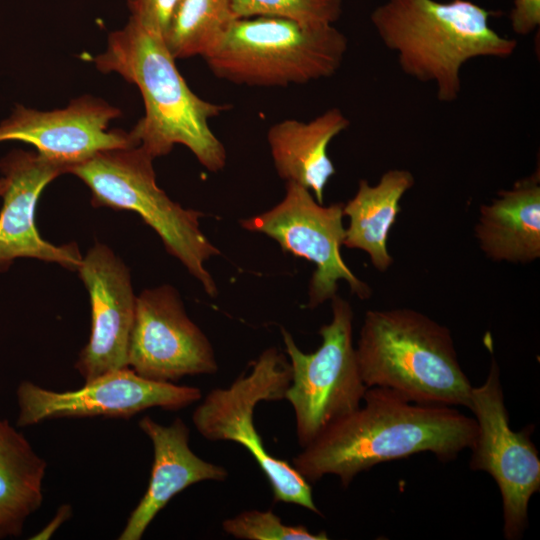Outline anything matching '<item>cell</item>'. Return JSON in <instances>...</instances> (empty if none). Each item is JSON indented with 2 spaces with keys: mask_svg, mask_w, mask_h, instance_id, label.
Returning <instances> with one entry per match:
<instances>
[{
  "mask_svg": "<svg viewBox=\"0 0 540 540\" xmlns=\"http://www.w3.org/2000/svg\"><path fill=\"white\" fill-rule=\"evenodd\" d=\"M476 432L475 419L452 406L419 404L370 387L358 408L325 428L291 465L309 483L335 475L347 487L375 465L417 453L451 461L470 449Z\"/></svg>",
  "mask_w": 540,
  "mask_h": 540,
  "instance_id": "6da1fadb",
  "label": "cell"
},
{
  "mask_svg": "<svg viewBox=\"0 0 540 540\" xmlns=\"http://www.w3.org/2000/svg\"><path fill=\"white\" fill-rule=\"evenodd\" d=\"M93 60L100 72L117 73L138 87L145 114L130 134L153 159L181 144L207 170L224 168L226 150L209 123L230 105L206 101L189 88L162 35L130 17Z\"/></svg>",
  "mask_w": 540,
  "mask_h": 540,
  "instance_id": "7a4b0ae2",
  "label": "cell"
},
{
  "mask_svg": "<svg viewBox=\"0 0 540 540\" xmlns=\"http://www.w3.org/2000/svg\"><path fill=\"white\" fill-rule=\"evenodd\" d=\"M495 12L470 0H387L370 19L382 43L397 54L401 70L433 82L437 99L451 103L461 92L460 71L474 58L506 59L518 42L489 24Z\"/></svg>",
  "mask_w": 540,
  "mask_h": 540,
  "instance_id": "3957f363",
  "label": "cell"
},
{
  "mask_svg": "<svg viewBox=\"0 0 540 540\" xmlns=\"http://www.w3.org/2000/svg\"><path fill=\"white\" fill-rule=\"evenodd\" d=\"M356 356L367 388L389 389L408 401L468 408L472 385L450 330L410 308L369 310Z\"/></svg>",
  "mask_w": 540,
  "mask_h": 540,
  "instance_id": "277c9868",
  "label": "cell"
},
{
  "mask_svg": "<svg viewBox=\"0 0 540 540\" xmlns=\"http://www.w3.org/2000/svg\"><path fill=\"white\" fill-rule=\"evenodd\" d=\"M348 49L333 24L258 16L234 20L202 57L218 78L253 87H287L333 76Z\"/></svg>",
  "mask_w": 540,
  "mask_h": 540,
  "instance_id": "5b68a950",
  "label": "cell"
},
{
  "mask_svg": "<svg viewBox=\"0 0 540 540\" xmlns=\"http://www.w3.org/2000/svg\"><path fill=\"white\" fill-rule=\"evenodd\" d=\"M153 160L139 145L115 148L72 166L68 173L88 186L93 206L137 213L159 235L168 253L209 296H215L217 286L204 263L220 252L200 228L203 214L183 208L159 188Z\"/></svg>",
  "mask_w": 540,
  "mask_h": 540,
  "instance_id": "8992f818",
  "label": "cell"
},
{
  "mask_svg": "<svg viewBox=\"0 0 540 540\" xmlns=\"http://www.w3.org/2000/svg\"><path fill=\"white\" fill-rule=\"evenodd\" d=\"M291 366L284 354L271 347L240 374L229 387L211 390L192 414L197 431L209 441L242 445L265 474L276 502L301 506L321 515L310 483L288 462L271 455L253 422L262 401H280L291 382Z\"/></svg>",
  "mask_w": 540,
  "mask_h": 540,
  "instance_id": "52a82bcc",
  "label": "cell"
},
{
  "mask_svg": "<svg viewBox=\"0 0 540 540\" xmlns=\"http://www.w3.org/2000/svg\"><path fill=\"white\" fill-rule=\"evenodd\" d=\"M331 306L332 319L320 328L322 342L312 353L301 351L292 335L281 329L292 373L284 399L292 406L302 448L358 408L367 390L353 344L352 307L337 294Z\"/></svg>",
  "mask_w": 540,
  "mask_h": 540,
  "instance_id": "ba28073f",
  "label": "cell"
},
{
  "mask_svg": "<svg viewBox=\"0 0 540 540\" xmlns=\"http://www.w3.org/2000/svg\"><path fill=\"white\" fill-rule=\"evenodd\" d=\"M468 409L477 426L470 469L494 479L502 498L504 537L520 539L528 525L529 501L540 490V458L531 440L533 426L510 427L495 359L483 384L472 387Z\"/></svg>",
  "mask_w": 540,
  "mask_h": 540,
  "instance_id": "9c48e42d",
  "label": "cell"
},
{
  "mask_svg": "<svg viewBox=\"0 0 540 540\" xmlns=\"http://www.w3.org/2000/svg\"><path fill=\"white\" fill-rule=\"evenodd\" d=\"M343 204L324 206L305 187L286 182L284 198L270 210L240 222L252 232L274 239L285 252L315 264L309 282L308 307L331 300L344 280L361 299L371 295L370 287L345 264L341 246L345 238Z\"/></svg>",
  "mask_w": 540,
  "mask_h": 540,
  "instance_id": "30bf717a",
  "label": "cell"
},
{
  "mask_svg": "<svg viewBox=\"0 0 540 540\" xmlns=\"http://www.w3.org/2000/svg\"><path fill=\"white\" fill-rule=\"evenodd\" d=\"M16 424L26 427L58 418H130L149 409L180 410L202 398L201 390L144 378L129 366L107 372L69 391H53L31 381L16 390Z\"/></svg>",
  "mask_w": 540,
  "mask_h": 540,
  "instance_id": "8fae6325",
  "label": "cell"
},
{
  "mask_svg": "<svg viewBox=\"0 0 540 540\" xmlns=\"http://www.w3.org/2000/svg\"><path fill=\"white\" fill-rule=\"evenodd\" d=\"M128 366L138 375L160 382L218 370L209 339L189 318L172 286L146 289L136 297Z\"/></svg>",
  "mask_w": 540,
  "mask_h": 540,
  "instance_id": "7c38bea8",
  "label": "cell"
},
{
  "mask_svg": "<svg viewBox=\"0 0 540 540\" xmlns=\"http://www.w3.org/2000/svg\"><path fill=\"white\" fill-rule=\"evenodd\" d=\"M121 111L106 101L83 95L68 106L38 111L18 106L0 124V142L33 145L44 159L69 169L109 149L138 146L130 132L108 130Z\"/></svg>",
  "mask_w": 540,
  "mask_h": 540,
  "instance_id": "4fadbf2b",
  "label": "cell"
},
{
  "mask_svg": "<svg viewBox=\"0 0 540 540\" xmlns=\"http://www.w3.org/2000/svg\"><path fill=\"white\" fill-rule=\"evenodd\" d=\"M88 290L91 332L75 369L85 382L128 366L136 297L129 269L106 245L91 247L77 268Z\"/></svg>",
  "mask_w": 540,
  "mask_h": 540,
  "instance_id": "5bb4252c",
  "label": "cell"
},
{
  "mask_svg": "<svg viewBox=\"0 0 540 540\" xmlns=\"http://www.w3.org/2000/svg\"><path fill=\"white\" fill-rule=\"evenodd\" d=\"M0 169L7 180L1 195L0 271L7 270L17 258H34L77 270L82 256L75 243L57 246L43 239L36 227L35 212L44 188L59 175L67 173L37 152L14 150L2 158Z\"/></svg>",
  "mask_w": 540,
  "mask_h": 540,
  "instance_id": "9a60e30c",
  "label": "cell"
},
{
  "mask_svg": "<svg viewBox=\"0 0 540 540\" xmlns=\"http://www.w3.org/2000/svg\"><path fill=\"white\" fill-rule=\"evenodd\" d=\"M153 445L154 460L146 492L131 512L119 540H139L157 514L178 493L202 481H224L228 471L196 455L190 431L181 418L162 425L149 416L138 423Z\"/></svg>",
  "mask_w": 540,
  "mask_h": 540,
  "instance_id": "2e32d148",
  "label": "cell"
},
{
  "mask_svg": "<svg viewBox=\"0 0 540 540\" xmlns=\"http://www.w3.org/2000/svg\"><path fill=\"white\" fill-rule=\"evenodd\" d=\"M491 260L527 264L540 257V173L516 181L479 209L474 229Z\"/></svg>",
  "mask_w": 540,
  "mask_h": 540,
  "instance_id": "e0dca14e",
  "label": "cell"
},
{
  "mask_svg": "<svg viewBox=\"0 0 540 540\" xmlns=\"http://www.w3.org/2000/svg\"><path fill=\"white\" fill-rule=\"evenodd\" d=\"M349 125V119L336 107L307 122L285 119L273 124L267 142L279 177L312 191L323 203L324 189L336 173L328 147Z\"/></svg>",
  "mask_w": 540,
  "mask_h": 540,
  "instance_id": "ac0fdd59",
  "label": "cell"
},
{
  "mask_svg": "<svg viewBox=\"0 0 540 540\" xmlns=\"http://www.w3.org/2000/svg\"><path fill=\"white\" fill-rule=\"evenodd\" d=\"M414 184L410 171L391 169L376 185L361 179L355 195L343 204V214L349 219L343 245L366 252L380 272L393 264L387 249L388 234L401 211L402 197Z\"/></svg>",
  "mask_w": 540,
  "mask_h": 540,
  "instance_id": "d6986e66",
  "label": "cell"
},
{
  "mask_svg": "<svg viewBox=\"0 0 540 540\" xmlns=\"http://www.w3.org/2000/svg\"><path fill=\"white\" fill-rule=\"evenodd\" d=\"M46 468L25 436L0 418V539L20 536L40 508Z\"/></svg>",
  "mask_w": 540,
  "mask_h": 540,
  "instance_id": "ffe728a7",
  "label": "cell"
},
{
  "mask_svg": "<svg viewBox=\"0 0 540 540\" xmlns=\"http://www.w3.org/2000/svg\"><path fill=\"white\" fill-rule=\"evenodd\" d=\"M234 20L231 0H178L163 39L175 59L203 57Z\"/></svg>",
  "mask_w": 540,
  "mask_h": 540,
  "instance_id": "44dd1931",
  "label": "cell"
},
{
  "mask_svg": "<svg viewBox=\"0 0 540 540\" xmlns=\"http://www.w3.org/2000/svg\"><path fill=\"white\" fill-rule=\"evenodd\" d=\"M236 17H281L308 24H333L342 14V0H231Z\"/></svg>",
  "mask_w": 540,
  "mask_h": 540,
  "instance_id": "7402d4cb",
  "label": "cell"
},
{
  "mask_svg": "<svg viewBox=\"0 0 540 540\" xmlns=\"http://www.w3.org/2000/svg\"><path fill=\"white\" fill-rule=\"evenodd\" d=\"M222 529L244 540H327L326 532L312 533L304 525H286L271 510H246L222 522Z\"/></svg>",
  "mask_w": 540,
  "mask_h": 540,
  "instance_id": "603a6c76",
  "label": "cell"
},
{
  "mask_svg": "<svg viewBox=\"0 0 540 540\" xmlns=\"http://www.w3.org/2000/svg\"><path fill=\"white\" fill-rule=\"evenodd\" d=\"M126 1L133 19L164 37L178 0Z\"/></svg>",
  "mask_w": 540,
  "mask_h": 540,
  "instance_id": "cb8c5ba5",
  "label": "cell"
},
{
  "mask_svg": "<svg viewBox=\"0 0 540 540\" xmlns=\"http://www.w3.org/2000/svg\"><path fill=\"white\" fill-rule=\"evenodd\" d=\"M509 19L515 34L532 33L540 25V0H514Z\"/></svg>",
  "mask_w": 540,
  "mask_h": 540,
  "instance_id": "d4e9b609",
  "label": "cell"
},
{
  "mask_svg": "<svg viewBox=\"0 0 540 540\" xmlns=\"http://www.w3.org/2000/svg\"><path fill=\"white\" fill-rule=\"evenodd\" d=\"M72 515V508L69 504H63L59 507L58 511L54 515V517L51 519L50 522L47 523L45 527H43L39 532H37L33 537L30 539L32 540H46L49 539L56 530L65 522L67 521L70 516Z\"/></svg>",
  "mask_w": 540,
  "mask_h": 540,
  "instance_id": "484cf974",
  "label": "cell"
},
{
  "mask_svg": "<svg viewBox=\"0 0 540 540\" xmlns=\"http://www.w3.org/2000/svg\"><path fill=\"white\" fill-rule=\"evenodd\" d=\"M7 186V180L5 177L0 178V196L3 194Z\"/></svg>",
  "mask_w": 540,
  "mask_h": 540,
  "instance_id": "4316f807",
  "label": "cell"
}]
</instances>
